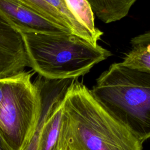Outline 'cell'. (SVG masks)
<instances>
[{"label":"cell","instance_id":"cell-4","mask_svg":"<svg viewBox=\"0 0 150 150\" xmlns=\"http://www.w3.org/2000/svg\"><path fill=\"white\" fill-rule=\"evenodd\" d=\"M0 136L9 150H23L36 128L40 95L32 74L23 71L0 79Z\"/></svg>","mask_w":150,"mask_h":150},{"label":"cell","instance_id":"cell-11","mask_svg":"<svg viewBox=\"0 0 150 150\" xmlns=\"http://www.w3.org/2000/svg\"><path fill=\"white\" fill-rule=\"evenodd\" d=\"M54 8L64 19L68 24L72 34L88 42L94 46L98 45V40L94 37L77 20L74 15L67 8L64 0H44Z\"/></svg>","mask_w":150,"mask_h":150},{"label":"cell","instance_id":"cell-7","mask_svg":"<svg viewBox=\"0 0 150 150\" xmlns=\"http://www.w3.org/2000/svg\"><path fill=\"white\" fill-rule=\"evenodd\" d=\"M36 84L40 95V110L36 128L23 150H38L39 139L42 125L57 101L63 97L70 84L69 80H50L44 79Z\"/></svg>","mask_w":150,"mask_h":150},{"label":"cell","instance_id":"cell-9","mask_svg":"<svg viewBox=\"0 0 150 150\" xmlns=\"http://www.w3.org/2000/svg\"><path fill=\"white\" fill-rule=\"evenodd\" d=\"M94 13L105 23L125 17L137 0H87Z\"/></svg>","mask_w":150,"mask_h":150},{"label":"cell","instance_id":"cell-2","mask_svg":"<svg viewBox=\"0 0 150 150\" xmlns=\"http://www.w3.org/2000/svg\"><path fill=\"white\" fill-rule=\"evenodd\" d=\"M20 33L29 67L47 80L76 79L112 55L102 46L70 33Z\"/></svg>","mask_w":150,"mask_h":150},{"label":"cell","instance_id":"cell-1","mask_svg":"<svg viewBox=\"0 0 150 150\" xmlns=\"http://www.w3.org/2000/svg\"><path fill=\"white\" fill-rule=\"evenodd\" d=\"M62 103L64 150H142L143 142L76 79Z\"/></svg>","mask_w":150,"mask_h":150},{"label":"cell","instance_id":"cell-8","mask_svg":"<svg viewBox=\"0 0 150 150\" xmlns=\"http://www.w3.org/2000/svg\"><path fill=\"white\" fill-rule=\"evenodd\" d=\"M63 97L56 104L42 125L38 150H64Z\"/></svg>","mask_w":150,"mask_h":150},{"label":"cell","instance_id":"cell-5","mask_svg":"<svg viewBox=\"0 0 150 150\" xmlns=\"http://www.w3.org/2000/svg\"><path fill=\"white\" fill-rule=\"evenodd\" d=\"M0 16L19 32L71 33L16 0H0Z\"/></svg>","mask_w":150,"mask_h":150},{"label":"cell","instance_id":"cell-12","mask_svg":"<svg viewBox=\"0 0 150 150\" xmlns=\"http://www.w3.org/2000/svg\"><path fill=\"white\" fill-rule=\"evenodd\" d=\"M120 64L130 69L150 73V44L131 46Z\"/></svg>","mask_w":150,"mask_h":150},{"label":"cell","instance_id":"cell-14","mask_svg":"<svg viewBox=\"0 0 150 150\" xmlns=\"http://www.w3.org/2000/svg\"><path fill=\"white\" fill-rule=\"evenodd\" d=\"M146 44H150V32L149 30L132 38L131 40V46Z\"/></svg>","mask_w":150,"mask_h":150},{"label":"cell","instance_id":"cell-6","mask_svg":"<svg viewBox=\"0 0 150 150\" xmlns=\"http://www.w3.org/2000/svg\"><path fill=\"white\" fill-rule=\"evenodd\" d=\"M29 67L21 33L0 16V79L25 71Z\"/></svg>","mask_w":150,"mask_h":150},{"label":"cell","instance_id":"cell-13","mask_svg":"<svg viewBox=\"0 0 150 150\" xmlns=\"http://www.w3.org/2000/svg\"><path fill=\"white\" fill-rule=\"evenodd\" d=\"M16 1L31 8L53 23L69 30L71 33L68 24L64 19L62 17V16L54 8L49 5L44 0Z\"/></svg>","mask_w":150,"mask_h":150},{"label":"cell","instance_id":"cell-3","mask_svg":"<svg viewBox=\"0 0 150 150\" xmlns=\"http://www.w3.org/2000/svg\"><path fill=\"white\" fill-rule=\"evenodd\" d=\"M97 101L143 143L150 137V73L114 63L90 90Z\"/></svg>","mask_w":150,"mask_h":150},{"label":"cell","instance_id":"cell-10","mask_svg":"<svg viewBox=\"0 0 150 150\" xmlns=\"http://www.w3.org/2000/svg\"><path fill=\"white\" fill-rule=\"evenodd\" d=\"M66 4L77 20L98 40L103 34L96 27L94 13L87 0H64Z\"/></svg>","mask_w":150,"mask_h":150}]
</instances>
